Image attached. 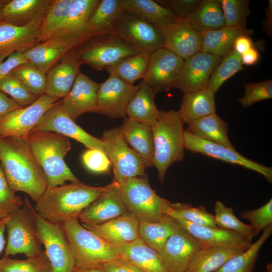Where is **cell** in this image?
<instances>
[{
  "label": "cell",
  "instance_id": "cell-49",
  "mask_svg": "<svg viewBox=\"0 0 272 272\" xmlns=\"http://www.w3.org/2000/svg\"><path fill=\"white\" fill-rule=\"evenodd\" d=\"M172 209L183 219L193 224L218 228L214 216L209 213L203 206L194 207L189 203L170 202Z\"/></svg>",
  "mask_w": 272,
  "mask_h": 272
},
{
  "label": "cell",
  "instance_id": "cell-47",
  "mask_svg": "<svg viewBox=\"0 0 272 272\" xmlns=\"http://www.w3.org/2000/svg\"><path fill=\"white\" fill-rule=\"evenodd\" d=\"M226 26L246 27V20L250 14L249 0H219Z\"/></svg>",
  "mask_w": 272,
  "mask_h": 272
},
{
  "label": "cell",
  "instance_id": "cell-20",
  "mask_svg": "<svg viewBox=\"0 0 272 272\" xmlns=\"http://www.w3.org/2000/svg\"><path fill=\"white\" fill-rule=\"evenodd\" d=\"M45 15L23 26L0 22V62L15 52H23L40 42V27Z\"/></svg>",
  "mask_w": 272,
  "mask_h": 272
},
{
  "label": "cell",
  "instance_id": "cell-1",
  "mask_svg": "<svg viewBox=\"0 0 272 272\" xmlns=\"http://www.w3.org/2000/svg\"><path fill=\"white\" fill-rule=\"evenodd\" d=\"M0 163L12 190L35 202L47 187L45 175L23 138H0Z\"/></svg>",
  "mask_w": 272,
  "mask_h": 272
},
{
  "label": "cell",
  "instance_id": "cell-46",
  "mask_svg": "<svg viewBox=\"0 0 272 272\" xmlns=\"http://www.w3.org/2000/svg\"><path fill=\"white\" fill-rule=\"evenodd\" d=\"M10 74L17 78L32 93L38 97L44 94L46 74L30 62L19 65Z\"/></svg>",
  "mask_w": 272,
  "mask_h": 272
},
{
  "label": "cell",
  "instance_id": "cell-40",
  "mask_svg": "<svg viewBox=\"0 0 272 272\" xmlns=\"http://www.w3.org/2000/svg\"><path fill=\"white\" fill-rule=\"evenodd\" d=\"M271 233L272 225H270L247 249L230 258L214 272H252L259 250Z\"/></svg>",
  "mask_w": 272,
  "mask_h": 272
},
{
  "label": "cell",
  "instance_id": "cell-14",
  "mask_svg": "<svg viewBox=\"0 0 272 272\" xmlns=\"http://www.w3.org/2000/svg\"><path fill=\"white\" fill-rule=\"evenodd\" d=\"M204 247L178 225L158 253L168 272H186L195 253Z\"/></svg>",
  "mask_w": 272,
  "mask_h": 272
},
{
  "label": "cell",
  "instance_id": "cell-23",
  "mask_svg": "<svg viewBox=\"0 0 272 272\" xmlns=\"http://www.w3.org/2000/svg\"><path fill=\"white\" fill-rule=\"evenodd\" d=\"M160 29L164 38V47L184 59L200 51L202 35L185 19H176Z\"/></svg>",
  "mask_w": 272,
  "mask_h": 272
},
{
  "label": "cell",
  "instance_id": "cell-27",
  "mask_svg": "<svg viewBox=\"0 0 272 272\" xmlns=\"http://www.w3.org/2000/svg\"><path fill=\"white\" fill-rule=\"evenodd\" d=\"M100 2L73 0L64 21L50 38L66 36L86 39L90 36L87 31L88 22Z\"/></svg>",
  "mask_w": 272,
  "mask_h": 272
},
{
  "label": "cell",
  "instance_id": "cell-8",
  "mask_svg": "<svg viewBox=\"0 0 272 272\" xmlns=\"http://www.w3.org/2000/svg\"><path fill=\"white\" fill-rule=\"evenodd\" d=\"M119 191L127 210L139 221L157 222L168 216L166 212L170 202L151 188L146 175L131 178L119 185Z\"/></svg>",
  "mask_w": 272,
  "mask_h": 272
},
{
  "label": "cell",
  "instance_id": "cell-51",
  "mask_svg": "<svg viewBox=\"0 0 272 272\" xmlns=\"http://www.w3.org/2000/svg\"><path fill=\"white\" fill-rule=\"evenodd\" d=\"M10 186L0 165V219L7 217L22 207L24 200Z\"/></svg>",
  "mask_w": 272,
  "mask_h": 272
},
{
  "label": "cell",
  "instance_id": "cell-55",
  "mask_svg": "<svg viewBox=\"0 0 272 272\" xmlns=\"http://www.w3.org/2000/svg\"><path fill=\"white\" fill-rule=\"evenodd\" d=\"M27 62L22 52L10 54L5 60L0 62V80L10 74L16 67Z\"/></svg>",
  "mask_w": 272,
  "mask_h": 272
},
{
  "label": "cell",
  "instance_id": "cell-3",
  "mask_svg": "<svg viewBox=\"0 0 272 272\" xmlns=\"http://www.w3.org/2000/svg\"><path fill=\"white\" fill-rule=\"evenodd\" d=\"M23 139L42 169L48 186L61 185L66 181L81 182L64 160L71 149L67 137L52 131H33Z\"/></svg>",
  "mask_w": 272,
  "mask_h": 272
},
{
  "label": "cell",
  "instance_id": "cell-36",
  "mask_svg": "<svg viewBox=\"0 0 272 272\" xmlns=\"http://www.w3.org/2000/svg\"><path fill=\"white\" fill-rule=\"evenodd\" d=\"M123 10L150 23L159 29L176 20L173 13L153 0H121Z\"/></svg>",
  "mask_w": 272,
  "mask_h": 272
},
{
  "label": "cell",
  "instance_id": "cell-33",
  "mask_svg": "<svg viewBox=\"0 0 272 272\" xmlns=\"http://www.w3.org/2000/svg\"><path fill=\"white\" fill-rule=\"evenodd\" d=\"M253 30L243 27L225 26L221 29L202 34L200 51L224 57L234 49L236 39L239 36L251 35Z\"/></svg>",
  "mask_w": 272,
  "mask_h": 272
},
{
  "label": "cell",
  "instance_id": "cell-58",
  "mask_svg": "<svg viewBox=\"0 0 272 272\" xmlns=\"http://www.w3.org/2000/svg\"><path fill=\"white\" fill-rule=\"evenodd\" d=\"M20 108L22 107L13 99L0 91V116Z\"/></svg>",
  "mask_w": 272,
  "mask_h": 272
},
{
  "label": "cell",
  "instance_id": "cell-19",
  "mask_svg": "<svg viewBox=\"0 0 272 272\" xmlns=\"http://www.w3.org/2000/svg\"><path fill=\"white\" fill-rule=\"evenodd\" d=\"M166 213L167 215L174 218L180 227L200 241L205 247H222L244 251L252 243L233 231L189 222L173 211L170 205Z\"/></svg>",
  "mask_w": 272,
  "mask_h": 272
},
{
  "label": "cell",
  "instance_id": "cell-54",
  "mask_svg": "<svg viewBox=\"0 0 272 272\" xmlns=\"http://www.w3.org/2000/svg\"><path fill=\"white\" fill-rule=\"evenodd\" d=\"M201 1V0L156 1L161 5L169 10L176 19H185Z\"/></svg>",
  "mask_w": 272,
  "mask_h": 272
},
{
  "label": "cell",
  "instance_id": "cell-25",
  "mask_svg": "<svg viewBox=\"0 0 272 272\" xmlns=\"http://www.w3.org/2000/svg\"><path fill=\"white\" fill-rule=\"evenodd\" d=\"M82 64L71 50L66 53L46 74L44 95L58 100L63 98L81 73Z\"/></svg>",
  "mask_w": 272,
  "mask_h": 272
},
{
  "label": "cell",
  "instance_id": "cell-9",
  "mask_svg": "<svg viewBox=\"0 0 272 272\" xmlns=\"http://www.w3.org/2000/svg\"><path fill=\"white\" fill-rule=\"evenodd\" d=\"M100 139L113 166V180L120 185L131 178L146 175L147 166L125 142L121 126L104 130Z\"/></svg>",
  "mask_w": 272,
  "mask_h": 272
},
{
  "label": "cell",
  "instance_id": "cell-56",
  "mask_svg": "<svg viewBox=\"0 0 272 272\" xmlns=\"http://www.w3.org/2000/svg\"><path fill=\"white\" fill-rule=\"evenodd\" d=\"M100 266L104 272H142L135 267L119 258Z\"/></svg>",
  "mask_w": 272,
  "mask_h": 272
},
{
  "label": "cell",
  "instance_id": "cell-29",
  "mask_svg": "<svg viewBox=\"0 0 272 272\" xmlns=\"http://www.w3.org/2000/svg\"><path fill=\"white\" fill-rule=\"evenodd\" d=\"M121 126L127 144L141 157L147 167L153 166L154 147L151 126L125 117Z\"/></svg>",
  "mask_w": 272,
  "mask_h": 272
},
{
  "label": "cell",
  "instance_id": "cell-50",
  "mask_svg": "<svg viewBox=\"0 0 272 272\" xmlns=\"http://www.w3.org/2000/svg\"><path fill=\"white\" fill-rule=\"evenodd\" d=\"M244 94L237 98L243 107H249L254 103L272 98V80L259 82L244 83Z\"/></svg>",
  "mask_w": 272,
  "mask_h": 272
},
{
  "label": "cell",
  "instance_id": "cell-45",
  "mask_svg": "<svg viewBox=\"0 0 272 272\" xmlns=\"http://www.w3.org/2000/svg\"><path fill=\"white\" fill-rule=\"evenodd\" d=\"M242 65L241 55L233 49L223 57L215 68L210 78L207 87L216 93L226 80L244 69Z\"/></svg>",
  "mask_w": 272,
  "mask_h": 272
},
{
  "label": "cell",
  "instance_id": "cell-38",
  "mask_svg": "<svg viewBox=\"0 0 272 272\" xmlns=\"http://www.w3.org/2000/svg\"><path fill=\"white\" fill-rule=\"evenodd\" d=\"M122 11L121 0H100L88 22L89 35L114 33L115 21Z\"/></svg>",
  "mask_w": 272,
  "mask_h": 272
},
{
  "label": "cell",
  "instance_id": "cell-5",
  "mask_svg": "<svg viewBox=\"0 0 272 272\" xmlns=\"http://www.w3.org/2000/svg\"><path fill=\"white\" fill-rule=\"evenodd\" d=\"M60 225L77 267L100 265L119 258L116 246L86 229L78 219L67 220Z\"/></svg>",
  "mask_w": 272,
  "mask_h": 272
},
{
  "label": "cell",
  "instance_id": "cell-13",
  "mask_svg": "<svg viewBox=\"0 0 272 272\" xmlns=\"http://www.w3.org/2000/svg\"><path fill=\"white\" fill-rule=\"evenodd\" d=\"M185 149L193 153H199L233 165H239L255 171L262 175L269 183H272V168L248 159L224 146L204 140L184 132Z\"/></svg>",
  "mask_w": 272,
  "mask_h": 272
},
{
  "label": "cell",
  "instance_id": "cell-7",
  "mask_svg": "<svg viewBox=\"0 0 272 272\" xmlns=\"http://www.w3.org/2000/svg\"><path fill=\"white\" fill-rule=\"evenodd\" d=\"M71 51L82 64L98 71L140 52L115 33L90 36Z\"/></svg>",
  "mask_w": 272,
  "mask_h": 272
},
{
  "label": "cell",
  "instance_id": "cell-24",
  "mask_svg": "<svg viewBox=\"0 0 272 272\" xmlns=\"http://www.w3.org/2000/svg\"><path fill=\"white\" fill-rule=\"evenodd\" d=\"M99 84L89 77L79 74L71 90L61 100L63 111L74 121L83 113L97 111V93Z\"/></svg>",
  "mask_w": 272,
  "mask_h": 272
},
{
  "label": "cell",
  "instance_id": "cell-57",
  "mask_svg": "<svg viewBox=\"0 0 272 272\" xmlns=\"http://www.w3.org/2000/svg\"><path fill=\"white\" fill-rule=\"evenodd\" d=\"M253 42L250 36L242 35L238 36L234 44V50L241 55L252 47Z\"/></svg>",
  "mask_w": 272,
  "mask_h": 272
},
{
  "label": "cell",
  "instance_id": "cell-53",
  "mask_svg": "<svg viewBox=\"0 0 272 272\" xmlns=\"http://www.w3.org/2000/svg\"><path fill=\"white\" fill-rule=\"evenodd\" d=\"M82 161L86 167L92 172L104 173L109 171L111 162L101 151L89 149L83 153Z\"/></svg>",
  "mask_w": 272,
  "mask_h": 272
},
{
  "label": "cell",
  "instance_id": "cell-35",
  "mask_svg": "<svg viewBox=\"0 0 272 272\" xmlns=\"http://www.w3.org/2000/svg\"><path fill=\"white\" fill-rule=\"evenodd\" d=\"M139 85L138 91L127 106L126 115L137 122L152 126L159 112L155 102L157 93L143 80Z\"/></svg>",
  "mask_w": 272,
  "mask_h": 272
},
{
  "label": "cell",
  "instance_id": "cell-34",
  "mask_svg": "<svg viewBox=\"0 0 272 272\" xmlns=\"http://www.w3.org/2000/svg\"><path fill=\"white\" fill-rule=\"evenodd\" d=\"M185 130L199 139L236 150L228 137V125L216 114L191 122Z\"/></svg>",
  "mask_w": 272,
  "mask_h": 272
},
{
  "label": "cell",
  "instance_id": "cell-16",
  "mask_svg": "<svg viewBox=\"0 0 272 272\" xmlns=\"http://www.w3.org/2000/svg\"><path fill=\"white\" fill-rule=\"evenodd\" d=\"M184 60L164 47L160 48L150 54L148 69L143 81L156 93L168 91L178 80Z\"/></svg>",
  "mask_w": 272,
  "mask_h": 272
},
{
  "label": "cell",
  "instance_id": "cell-37",
  "mask_svg": "<svg viewBox=\"0 0 272 272\" xmlns=\"http://www.w3.org/2000/svg\"><path fill=\"white\" fill-rule=\"evenodd\" d=\"M243 251L222 247L201 248L194 254L186 272H214L230 258Z\"/></svg>",
  "mask_w": 272,
  "mask_h": 272
},
{
  "label": "cell",
  "instance_id": "cell-10",
  "mask_svg": "<svg viewBox=\"0 0 272 272\" xmlns=\"http://www.w3.org/2000/svg\"><path fill=\"white\" fill-rule=\"evenodd\" d=\"M114 33L140 52L151 54L164 47V36L158 27L123 10L115 21Z\"/></svg>",
  "mask_w": 272,
  "mask_h": 272
},
{
  "label": "cell",
  "instance_id": "cell-63",
  "mask_svg": "<svg viewBox=\"0 0 272 272\" xmlns=\"http://www.w3.org/2000/svg\"><path fill=\"white\" fill-rule=\"evenodd\" d=\"M9 0H0V20L2 16V12L4 6L8 2Z\"/></svg>",
  "mask_w": 272,
  "mask_h": 272
},
{
  "label": "cell",
  "instance_id": "cell-18",
  "mask_svg": "<svg viewBox=\"0 0 272 272\" xmlns=\"http://www.w3.org/2000/svg\"><path fill=\"white\" fill-rule=\"evenodd\" d=\"M222 58L217 55L200 51L185 59L174 88L184 94L207 87L210 78Z\"/></svg>",
  "mask_w": 272,
  "mask_h": 272
},
{
  "label": "cell",
  "instance_id": "cell-2",
  "mask_svg": "<svg viewBox=\"0 0 272 272\" xmlns=\"http://www.w3.org/2000/svg\"><path fill=\"white\" fill-rule=\"evenodd\" d=\"M82 182L48 186L35 202L34 209L42 218L53 223L62 224L69 219H78L80 213L106 189Z\"/></svg>",
  "mask_w": 272,
  "mask_h": 272
},
{
  "label": "cell",
  "instance_id": "cell-42",
  "mask_svg": "<svg viewBox=\"0 0 272 272\" xmlns=\"http://www.w3.org/2000/svg\"><path fill=\"white\" fill-rule=\"evenodd\" d=\"M214 212L215 222L218 228L233 231L251 242L255 237L253 228L250 225L246 224L238 219L232 208H228L221 201L217 200Z\"/></svg>",
  "mask_w": 272,
  "mask_h": 272
},
{
  "label": "cell",
  "instance_id": "cell-4",
  "mask_svg": "<svg viewBox=\"0 0 272 272\" xmlns=\"http://www.w3.org/2000/svg\"><path fill=\"white\" fill-rule=\"evenodd\" d=\"M184 122L177 111H160L156 122L151 126L154 141L153 166L158 170L163 183L167 169L184 156L183 126Z\"/></svg>",
  "mask_w": 272,
  "mask_h": 272
},
{
  "label": "cell",
  "instance_id": "cell-6",
  "mask_svg": "<svg viewBox=\"0 0 272 272\" xmlns=\"http://www.w3.org/2000/svg\"><path fill=\"white\" fill-rule=\"evenodd\" d=\"M23 205L12 212L6 224L8 239L4 256L24 254L27 257L39 254L42 242L36 218V211L25 197Z\"/></svg>",
  "mask_w": 272,
  "mask_h": 272
},
{
  "label": "cell",
  "instance_id": "cell-52",
  "mask_svg": "<svg viewBox=\"0 0 272 272\" xmlns=\"http://www.w3.org/2000/svg\"><path fill=\"white\" fill-rule=\"evenodd\" d=\"M240 215L250 221L256 237L261 230L272 225V198L257 209L243 211Z\"/></svg>",
  "mask_w": 272,
  "mask_h": 272
},
{
  "label": "cell",
  "instance_id": "cell-60",
  "mask_svg": "<svg viewBox=\"0 0 272 272\" xmlns=\"http://www.w3.org/2000/svg\"><path fill=\"white\" fill-rule=\"evenodd\" d=\"M265 19L262 22L263 31L270 38L272 35V1L268 0V6L265 9Z\"/></svg>",
  "mask_w": 272,
  "mask_h": 272
},
{
  "label": "cell",
  "instance_id": "cell-32",
  "mask_svg": "<svg viewBox=\"0 0 272 272\" xmlns=\"http://www.w3.org/2000/svg\"><path fill=\"white\" fill-rule=\"evenodd\" d=\"M185 20L201 34L226 26L219 0H202Z\"/></svg>",
  "mask_w": 272,
  "mask_h": 272
},
{
  "label": "cell",
  "instance_id": "cell-62",
  "mask_svg": "<svg viewBox=\"0 0 272 272\" xmlns=\"http://www.w3.org/2000/svg\"><path fill=\"white\" fill-rule=\"evenodd\" d=\"M75 272H104L100 265L77 267Z\"/></svg>",
  "mask_w": 272,
  "mask_h": 272
},
{
  "label": "cell",
  "instance_id": "cell-41",
  "mask_svg": "<svg viewBox=\"0 0 272 272\" xmlns=\"http://www.w3.org/2000/svg\"><path fill=\"white\" fill-rule=\"evenodd\" d=\"M178 225L177 222L169 216L157 222L139 221V237L147 245L159 252Z\"/></svg>",
  "mask_w": 272,
  "mask_h": 272
},
{
  "label": "cell",
  "instance_id": "cell-61",
  "mask_svg": "<svg viewBox=\"0 0 272 272\" xmlns=\"http://www.w3.org/2000/svg\"><path fill=\"white\" fill-rule=\"evenodd\" d=\"M8 217L0 219V254L4 249L5 240L4 238V232L6 229V224Z\"/></svg>",
  "mask_w": 272,
  "mask_h": 272
},
{
  "label": "cell",
  "instance_id": "cell-11",
  "mask_svg": "<svg viewBox=\"0 0 272 272\" xmlns=\"http://www.w3.org/2000/svg\"><path fill=\"white\" fill-rule=\"evenodd\" d=\"M36 218L51 272H75L77 267L75 259L61 225L47 221L36 212Z\"/></svg>",
  "mask_w": 272,
  "mask_h": 272
},
{
  "label": "cell",
  "instance_id": "cell-21",
  "mask_svg": "<svg viewBox=\"0 0 272 272\" xmlns=\"http://www.w3.org/2000/svg\"><path fill=\"white\" fill-rule=\"evenodd\" d=\"M85 40L73 36H59L39 42L23 52L25 59L46 74L66 53Z\"/></svg>",
  "mask_w": 272,
  "mask_h": 272
},
{
  "label": "cell",
  "instance_id": "cell-26",
  "mask_svg": "<svg viewBox=\"0 0 272 272\" xmlns=\"http://www.w3.org/2000/svg\"><path fill=\"white\" fill-rule=\"evenodd\" d=\"M139 220L127 211L122 215L99 224H83L109 243L117 246L132 242L139 237Z\"/></svg>",
  "mask_w": 272,
  "mask_h": 272
},
{
  "label": "cell",
  "instance_id": "cell-39",
  "mask_svg": "<svg viewBox=\"0 0 272 272\" xmlns=\"http://www.w3.org/2000/svg\"><path fill=\"white\" fill-rule=\"evenodd\" d=\"M150 54L138 52L120 60L106 70L109 75L116 76L126 83L133 85L144 79L148 69Z\"/></svg>",
  "mask_w": 272,
  "mask_h": 272
},
{
  "label": "cell",
  "instance_id": "cell-17",
  "mask_svg": "<svg viewBox=\"0 0 272 272\" xmlns=\"http://www.w3.org/2000/svg\"><path fill=\"white\" fill-rule=\"evenodd\" d=\"M33 131H52L72 138L89 149L104 152L103 143L78 125L63 111L61 100L49 108L33 129Z\"/></svg>",
  "mask_w": 272,
  "mask_h": 272
},
{
  "label": "cell",
  "instance_id": "cell-44",
  "mask_svg": "<svg viewBox=\"0 0 272 272\" xmlns=\"http://www.w3.org/2000/svg\"><path fill=\"white\" fill-rule=\"evenodd\" d=\"M73 0H53L42 22L40 42L50 39L66 17Z\"/></svg>",
  "mask_w": 272,
  "mask_h": 272
},
{
  "label": "cell",
  "instance_id": "cell-48",
  "mask_svg": "<svg viewBox=\"0 0 272 272\" xmlns=\"http://www.w3.org/2000/svg\"><path fill=\"white\" fill-rule=\"evenodd\" d=\"M0 91L10 95L21 107L33 104L39 97L30 92L17 78L11 74L0 80Z\"/></svg>",
  "mask_w": 272,
  "mask_h": 272
},
{
  "label": "cell",
  "instance_id": "cell-22",
  "mask_svg": "<svg viewBox=\"0 0 272 272\" xmlns=\"http://www.w3.org/2000/svg\"><path fill=\"white\" fill-rule=\"evenodd\" d=\"M128 211L121 199L119 185L114 180L79 215L83 224H99L117 218Z\"/></svg>",
  "mask_w": 272,
  "mask_h": 272
},
{
  "label": "cell",
  "instance_id": "cell-12",
  "mask_svg": "<svg viewBox=\"0 0 272 272\" xmlns=\"http://www.w3.org/2000/svg\"><path fill=\"white\" fill-rule=\"evenodd\" d=\"M57 100L44 94L33 104L0 116V138L26 137Z\"/></svg>",
  "mask_w": 272,
  "mask_h": 272
},
{
  "label": "cell",
  "instance_id": "cell-43",
  "mask_svg": "<svg viewBox=\"0 0 272 272\" xmlns=\"http://www.w3.org/2000/svg\"><path fill=\"white\" fill-rule=\"evenodd\" d=\"M0 272H51V267L44 250L26 259L4 256L0 259Z\"/></svg>",
  "mask_w": 272,
  "mask_h": 272
},
{
  "label": "cell",
  "instance_id": "cell-28",
  "mask_svg": "<svg viewBox=\"0 0 272 272\" xmlns=\"http://www.w3.org/2000/svg\"><path fill=\"white\" fill-rule=\"evenodd\" d=\"M116 247L119 259L142 272H168L158 252L147 245L140 237L132 242Z\"/></svg>",
  "mask_w": 272,
  "mask_h": 272
},
{
  "label": "cell",
  "instance_id": "cell-15",
  "mask_svg": "<svg viewBox=\"0 0 272 272\" xmlns=\"http://www.w3.org/2000/svg\"><path fill=\"white\" fill-rule=\"evenodd\" d=\"M139 89V85H130L109 75L106 80L99 84L96 113L111 118H125L127 106Z\"/></svg>",
  "mask_w": 272,
  "mask_h": 272
},
{
  "label": "cell",
  "instance_id": "cell-30",
  "mask_svg": "<svg viewBox=\"0 0 272 272\" xmlns=\"http://www.w3.org/2000/svg\"><path fill=\"white\" fill-rule=\"evenodd\" d=\"M53 0H9L0 22L17 26L27 25L46 14Z\"/></svg>",
  "mask_w": 272,
  "mask_h": 272
},
{
  "label": "cell",
  "instance_id": "cell-59",
  "mask_svg": "<svg viewBox=\"0 0 272 272\" xmlns=\"http://www.w3.org/2000/svg\"><path fill=\"white\" fill-rule=\"evenodd\" d=\"M241 57L242 64L250 66L254 65L258 62L260 54L256 49L252 47L242 54Z\"/></svg>",
  "mask_w": 272,
  "mask_h": 272
},
{
  "label": "cell",
  "instance_id": "cell-31",
  "mask_svg": "<svg viewBox=\"0 0 272 272\" xmlns=\"http://www.w3.org/2000/svg\"><path fill=\"white\" fill-rule=\"evenodd\" d=\"M215 93L208 87L189 93L181 98L178 114L187 124L202 117L216 114Z\"/></svg>",
  "mask_w": 272,
  "mask_h": 272
}]
</instances>
